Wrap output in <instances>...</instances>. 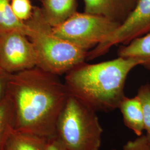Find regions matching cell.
Returning a JSON list of instances; mask_svg holds the SVG:
<instances>
[{"instance_id":"obj_1","label":"cell","mask_w":150,"mask_h":150,"mask_svg":"<svg viewBox=\"0 0 150 150\" xmlns=\"http://www.w3.org/2000/svg\"><path fill=\"white\" fill-rule=\"evenodd\" d=\"M7 95L12 102L15 130L50 139L70 96L64 83L38 67L10 74Z\"/></svg>"},{"instance_id":"obj_2","label":"cell","mask_w":150,"mask_h":150,"mask_svg":"<svg viewBox=\"0 0 150 150\" xmlns=\"http://www.w3.org/2000/svg\"><path fill=\"white\" fill-rule=\"evenodd\" d=\"M143 61L134 58L117 59L93 64L83 62L66 74L64 83L71 96L97 112L118 108L125 97L124 88L130 71Z\"/></svg>"},{"instance_id":"obj_3","label":"cell","mask_w":150,"mask_h":150,"mask_svg":"<svg viewBox=\"0 0 150 150\" xmlns=\"http://www.w3.org/2000/svg\"><path fill=\"white\" fill-rule=\"evenodd\" d=\"M25 22L27 36L35 51L38 67L59 76L85 62L88 52L56 36L41 8L34 7L32 16Z\"/></svg>"},{"instance_id":"obj_4","label":"cell","mask_w":150,"mask_h":150,"mask_svg":"<svg viewBox=\"0 0 150 150\" xmlns=\"http://www.w3.org/2000/svg\"><path fill=\"white\" fill-rule=\"evenodd\" d=\"M102 133L96 112L70 96L56 129V136L65 149L99 150Z\"/></svg>"},{"instance_id":"obj_5","label":"cell","mask_w":150,"mask_h":150,"mask_svg":"<svg viewBox=\"0 0 150 150\" xmlns=\"http://www.w3.org/2000/svg\"><path fill=\"white\" fill-rule=\"evenodd\" d=\"M121 25L106 17L86 12L75 13L53 27L58 37L86 52L103 42Z\"/></svg>"},{"instance_id":"obj_6","label":"cell","mask_w":150,"mask_h":150,"mask_svg":"<svg viewBox=\"0 0 150 150\" xmlns=\"http://www.w3.org/2000/svg\"><path fill=\"white\" fill-rule=\"evenodd\" d=\"M150 32V0H138L134 10L112 35L87 53V60L98 58L115 45H127Z\"/></svg>"},{"instance_id":"obj_7","label":"cell","mask_w":150,"mask_h":150,"mask_svg":"<svg viewBox=\"0 0 150 150\" xmlns=\"http://www.w3.org/2000/svg\"><path fill=\"white\" fill-rule=\"evenodd\" d=\"M36 66L35 49L25 34L17 30L0 34V69L12 74Z\"/></svg>"},{"instance_id":"obj_8","label":"cell","mask_w":150,"mask_h":150,"mask_svg":"<svg viewBox=\"0 0 150 150\" xmlns=\"http://www.w3.org/2000/svg\"><path fill=\"white\" fill-rule=\"evenodd\" d=\"M85 12L102 16L121 25L134 10L138 0H83Z\"/></svg>"},{"instance_id":"obj_9","label":"cell","mask_w":150,"mask_h":150,"mask_svg":"<svg viewBox=\"0 0 150 150\" xmlns=\"http://www.w3.org/2000/svg\"><path fill=\"white\" fill-rule=\"evenodd\" d=\"M76 0H42L41 8L46 21L52 27L66 21L76 12Z\"/></svg>"},{"instance_id":"obj_10","label":"cell","mask_w":150,"mask_h":150,"mask_svg":"<svg viewBox=\"0 0 150 150\" xmlns=\"http://www.w3.org/2000/svg\"><path fill=\"white\" fill-rule=\"evenodd\" d=\"M118 108L122 114L126 126L137 136H141L145 129L142 108L139 97L137 95L132 98L125 97Z\"/></svg>"},{"instance_id":"obj_11","label":"cell","mask_w":150,"mask_h":150,"mask_svg":"<svg viewBox=\"0 0 150 150\" xmlns=\"http://www.w3.org/2000/svg\"><path fill=\"white\" fill-rule=\"evenodd\" d=\"M48 139L37 135L14 130L2 150H46Z\"/></svg>"},{"instance_id":"obj_12","label":"cell","mask_w":150,"mask_h":150,"mask_svg":"<svg viewBox=\"0 0 150 150\" xmlns=\"http://www.w3.org/2000/svg\"><path fill=\"white\" fill-rule=\"evenodd\" d=\"M118 56L141 59L143 61L142 66L150 70V32L121 46Z\"/></svg>"},{"instance_id":"obj_13","label":"cell","mask_w":150,"mask_h":150,"mask_svg":"<svg viewBox=\"0 0 150 150\" xmlns=\"http://www.w3.org/2000/svg\"><path fill=\"white\" fill-rule=\"evenodd\" d=\"M15 130V113L12 102L7 93L0 101V150Z\"/></svg>"},{"instance_id":"obj_14","label":"cell","mask_w":150,"mask_h":150,"mask_svg":"<svg viewBox=\"0 0 150 150\" xmlns=\"http://www.w3.org/2000/svg\"><path fill=\"white\" fill-rule=\"evenodd\" d=\"M15 30L27 36V26L15 15L10 0H0V34Z\"/></svg>"},{"instance_id":"obj_15","label":"cell","mask_w":150,"mask_h":150,"mask_svg":"<svg viewBox=\"0 0 150 150\" xmlns=\"http://www.w3.org/2000/svg\"><path fill=\"white\" fill-rule=\"evenodd\" d=\"M137 96L141 103L143 116L144 129L146 136L150 140V84L146 83L139 88Z\"/></svg>"},{"instance_id":"obj_16","label":"cell","mask_w":150,"mask_h":150,"mask_svg":"<svg viewBox=\"0 0 150 150\" xmlns=\"http://www.w3.org/2000/svg\"><path fill=\"white\" fill-rule=\"evenodd\" d=\"M12 10L21 21H27L32 16L33 7L30 0H11Z\"/></svg>"},{"instance_id":"obj_17","label":"cell","mask_w":150,"mask_h":150,"mask_svg":"<svg viewBox=\"0 0 150 150\" xmlns=\"http://www.w3.org/2000/svg\"><path fill=\"white\" fill-rule=\"evenodd\" d=\"M122 150H150V140L146 134H142L134 140L129 141Z\"/></svg>"},{"instance_id":"obj_18","label":"cell","mask_w":150,"mask_h":150,"mask_svg":"<svg viewBox=\"0 0 150 150\" xmlns=\"http://www.w3.org/2000/svg\"><path fill=\"white\" fill-rule=\"evenodd\" d=\"M10 76V74L0 69V101L5 96Z\"/></svg>"},{"instance_id":"obj_19","label":"cell","mask_w":150,"mask_h":150,"mask_svg":"<svg viewBox=\"0 0 150 150\" xmlns=\"http://www.w3.org/2000/svg\"><path fill=\"white\" fill-rule=\"evenodd\" d=\"M46 150H66L56 136L48 139Z\"/></svg>"},{"instance_id":"obj_20","label":"cell","mask_w":150,"mask_h":150,"mask_svg":"<svg viewBox=\"0 0 150 150\" xmlns=\"http://www.w3.org/2000/svg\"></svg>"}]
</instances>
